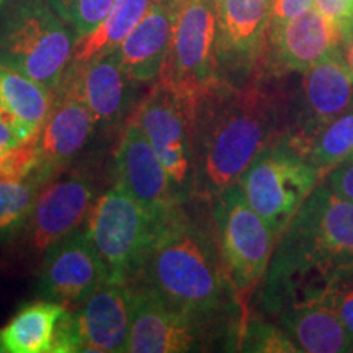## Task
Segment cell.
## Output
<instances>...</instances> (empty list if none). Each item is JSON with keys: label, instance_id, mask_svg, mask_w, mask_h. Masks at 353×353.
Segmentation results:
<instances>
[{"label": "cell", "instance_id": "f1b7e54d", "mask_svg": "<svg viewBox=\"0 0 353 353\" xmlns=\"http://www.w3.org/2000/svg\"><path fill=\"white\" fill-rule=\"evenodd\" d=\"M39 167V134L21 141L0 156V179L30 180Z\"/></svg>", "mask_w": 353, "mask_h": 353}, {"label": "cell", "instance_id": "4dcf8cb0", "mask_svg": "<svg viewBox=\"0 0 353 353\" xmlns=\"http://www.w3.org/2000/svg\"><path fill=\"white\" fill-rule=\"evenodd\" d=\"M314 8L337 25L342 33L353 23V0H316Z\"/></svg>", "mask_w": 353, "mask_h": 353}, {"label": "cell", "instance_id": "f546056e", "mask_svg": "<svg viewBox=\"0 0 353 353\" xmlns=\"http://www.w3.org/2000/svg\"><path fill=\"white\" fill-rule=\"evenodd\" d=\"M325 303L353 337V265L339 268L330 280Z\"/></svg>", "mask_w": 353, "mask_h": 353}, {"label": "cell", "instance_id": "8d00e7d4", "mask_svg": "<svg viewBox=\"0 0 353 353\" xmlns=\"http://www.w3.org/2000/svg\"><path fill=\"white\" fill-rule=\"evenodd\" d=\"M6 350H3V345H2V341H0V353H3Z\"/></svg>", "mask_w": 353, "mask_h": 353}, {"label": "cell", "instance_id": "277c9868", "mask_svg": "<svg viewBox=\"0 0 353 353\" xmlns=\"http://www.w3.org/2000/svg\"><path fill=\"white\" fill-rule=\"evenodd\" d=\"M130 285L132 319L126 353L239 352V332L172 306L148 286Z\"/></svg>", "mask_w": 353, "mask_h": 353}, {"label": "cell", "instance_id": "603a6c76", "mask_svg": "<svg viewBox=\"0 0 353 353\" xmlns=\"http://www.w3.org/2000/svg\"><path fill=\"white\" fill-rule=\"evenodd\" d=\"M68 309L64 304L46 299L26 304L0 330L3 350L8 353H51L57 322Z\"/></svg>", "mask_w": 353, "mask_h": 353}, {"label": "cell", "instance_id": "d590c367", "mask_svg": "<svg viewBox=\"0 0 353 353\" xmlns=\"http://www.w3.org/2000/svg\"><path fill=\"white\" fill-rule=\"evenodd\" d=\"M185 2V0H174V3H175V6L176 7H180V6H182V3Z\"/></svg>", "mask_w": 353, "mask_h": 353}, {"label": "cell", "instance_id": "44dd1931", "mask_svg": "<svg viewBox=\"0 0 353 353\" xmlns=\"http://www.w3.org/2000/svg\"><path fill=\"white\" fill-rule=\"evenodd\" d=\"M54 101V92L19 70L0 64V118L20 141L41 132Z\"/></svg>", "mask_w": 353, "mask_h": 353}, {"label": "cell", "instance_id": "e575fe53", "mask_svg": "<svg viewBox=\"0 0 353 353\" xmlns=\"http://www.w3.org/2000/svg\"><path fill=\"white\" fill-rule=\"evenodd\" d=\"M342 52H343V59L350 69L352 76H353V26L343 32L342 34Z\"/></svg>", "mask_w": 353, "mask_h": 353}, {"label": "cell", "instance_id": "7402d4cb", "mask_svg": "<svg viewBox=\"0 0 353 353\" xmlns=\"http://www.w3.org/2000/svg\"><path fill=\"white\" fill-rule=\"evenodd\" d=\"M275 322L296 343L299 352H353V337L325 301L288 309L280 312L275 317Z\"/></svg>", "mask_w": 353, "mask_h": 353}, {"label": "cell", "instance_id": "7c38bea8", "mask_svg": "<svg viewBox=\"0 0 353 353\" xmlns=\"http://www.w3.org/2000/svg\"><path fill=\"white\" fill-rule=\"evenodd\" d=\"M108 278L107 265L82 226L43 254L37 294L39 299L76 307Z\"/></svg>", "mask_w": 353, "mask_h": 353}, {"label": "cell", "instance_id": "52a82bcc", "mask_svg": "<svg viewBox=\"0 0 353 353\" xmlns=\"http://www.w3.org/2000/svg\"><path fill=\"white\" fill-rule=\"evenodd\" d=\"M276 250L299 255L337 272L353 265V203L321 180L290 221Z\"/></svg>", "mask_w": 353, "mask_h": 353}, {"label": "cell", "instance_id": "484cf974", "mask_svg": "<svg viewBox=\"0 0 353 353\" xmlns=\"http://www.w3.org/2000/svg\"><path fill=\"white\" fill-rule=\"evenodd\" d=\"M41 188L32 179L20 182L0 179V244L23 232Z\"/></svg>", "mask_w": 353, "mask_h": 353}, {"label": "cell", "instance_id": "9c48e42d", "mask_svg": "<svg viewBox=\"0 0 353 353\" xmlns=\"http://www.w3.org/2000/svg\"><path fill=\"white\" fill-rule=\"evenodd\" d=\"M157 223L118 182L97 198L85 228L110 278L134 280Z\"/></svg>", "mask_w": 353, "mask_h": 353}, {"label": "cell", "instance_id": "d6986e66", "mask_svg": "<svg viewBox=\"0 0 353 353\" xmlns=\"http://www.w3.org/2000/svg\"><path fill=\"white\" fill-rule=\"evenodd\" d=\"M81 352L125 353L132 319V288L128 281L108 278L76 307Z\"/></svg>", "mask_w": 353, "mask_h": 353}, {"label": "cell", "instance_id": "2e32d148", "mask_svg": "<svg viewBox=\"0 0 353 353\" xmlns=\"http://www.w3.org/2000/svg\"><path fill=\"white\" fill-rule=\"evenodd\" d=\"M97 130L99 125L83 101L69 85L61 83L39 132V167L32 180L44 187L56 179L87 151Z\"/></svg>", "mask_w": 353, "mask_h": 353}, {"label": "cell", "instance_id": "3957f363", "mask_svg": "<svg viewBox=\"0 0 353 353\" xmlns=\"http://www.w3.org/2000/svg\"><path fill=\"white\" fill-rule=\"evenodd\" d=\"M79 43L48 0H7L0 13V64L56 92Z\"/></svg>", "mask_w": 353, "mask_h": 353}, {"label": "cell", "instance_id": "d4e9b609", "mask_svg": "<svg viewBox=\"0 0 353 353\" xmlns=\"http://www.w3.org/2000/svg\"><path fill=\"white\" fill-rule=\"evenodd\" d=\"M303 154L324 175L353 157V108L321 128L304 145Z\"/></svg>", "mask_w": 353, "mask_h": 353}, {"label": "cell", "instance_id": "9a60e30c", "mask_svg": "<svg viewBox=\"0 0 353 353\" xmlns=\"http://www.w3.org/2000/svg\"><path fill=\"white\" fill-rule=\"evenodd\" d=\"M61 83L72 88L99 128L108 131L126 125L138 108V92L143 85L121 69L114 52L85 63H70Z\"/></svg>", "mask_w": 353, "mask_h": 353}, {"label": "cell", "instance_id": "f35d334b", "mask_svg": "<svg viewBox=\"0 0 353 353\" xmlns=\"http://www.w3.org/2000/svg\"><path fill=\"white\" fill-rule=\"evenodd\" d=\"M2 2H3V0H0V6H2Z\"/></svg>", "mask_w": 353, "mask_h": 353}, {"label": "cell", "instance_id": "5bb4252c", "mask_svg": "<svg viewBox=\"0 0 353 353\" xmlns=\"http://www.w3.org/2000/svg\"><path fill=\"white\" fill-rule=\"evenodd\" d=\"M97 198L94 182L82 174L56 176L44 185L23 229L30 255L41 259L52 244L85 226Z\"/></svg>", "mask_w": 353, "mask_h": 353}, {"label": "cell", "instance_id": "8992f818", "mask_svg": "<svg viewBox=\"0 0 353 353\" xmlns=\"http://www.w3.org/2000/svg\"><path fill=\"white\" fill-rule=\"evenodd\" d=\"M210 206L229 278L245 303L263 280L278 239L237 183L214 196Z\"/></svg>", "mask_w": 353, "mask_h": 353}, {"label": "cell", "instance_id": "74e56055", "mask_svg": "<svg viewBox=\"0 0 353 353\" xmlns=\"http://www.w3.org/2000/svg\"><path fill=\"white\" fill-rule=\"evenodd\" d=\"M350 26H353V23H352V25H350ZM350 26H348V28H350ZM348 28H347V30H348ZM347 30H345V32H347ZM342 34H343V33H342Z\"/></svg>", "mask_w": 353, "mask_h": 353}, {"label": "cell", "instance_id": "e0dca14e", "mask_svg": "<svg viewBox=\"0 0 353 353\" xmlns=\"http://www.w3.org/2000/svg\"><path fill=\"white\" fill-rule=\"evenodd\" d=\"M341 48V28L317 8H311L298 19L268 26L263 72L276 77L303 74Z\"/></svg>", "mask_w": 353, "mask_h": 353}, {"label": "cell", "instance_id": "ffe728a7", "mask_svg": "<svg viewBox=\"0 0 353 353\" xmlns=\"http://www.w3.org/2000/svg\"><path fill=\"white\" fill-rule=\"evenodd\" d=\"M176 8L174 0H152L139 23L113 51L131 79L141 83L159 81L170 50Z\"/></svg>", "mask_w": 353, "mask_h": 353}, {"label": "cell", "instance_id": "ba28073f", "mask_svg": "<svg viewBox=\"0 0 353 353\" xmlns=\"http://www.w3.org/2000/svg\"><path fill=\"white\" fill-rule=\"evenodd\" d=\"M193 108L195 99L157 81L132 113L165 167L180 203L195 198Z\"/></svg>", "mask_w": 353, "mask_h": 353}, {"label": "cell", "instance_id": "8fae6325", "mask_svg": "<svg viewBox=\"0 0 353 353\" xmlns=\"http://www.w3.org/2000/svg\"><path fill=\"white\" fill-rule=\"evenodd\" d=\"M272 0H216L218 81L241 85L263 72Z\"/></svg>", "mask_w": 353, "mask_h": 353}, {"label": "cell", "instance_id": "836d02e7", "mask_svg": "<svg viewBox=\"0 0 353 353\" xmlns=\"http://www.w3.org/2000/svg\"><path fill=\"white\" fill-rule=\"evenodd\" d=\"M19 143H21V141L15 134V131L12 130V126L3 118H0V156Z\"/></svg>", "mask_w": 353, "mask_h": 353}, {"label": "cell", "instance_id": "30bf717a", "mask_svg": "<svg viewBox=\"0 0 353 353\" xmlns=\"http://www.w3.org/2000/svg\"><path fill=\"white\" fill-rule=\"evenodd\" d=\"M216 0H185L176 8L170 50L159 82L196 99L216 79Z\"/></svg>", "mask_w": 353, "mask_h": 353}, {"label": "cell", "instance_id": "4fadbf2b", "mask_svg": "<svg viewBox=\"0 0 353 353\" xmlns=\"http://www.w3.org/2000/svg\"><path fill=\"white\" fill-rule=\"evenodd\" d=\"M353 108V76L342 48L306 72L293 97V123L286 136L303 152L321 128Z\"/></svg>", "mask_w": 353, "mask_h": 353}, {"label": "cell", "instance_id": "1f68e13d", "mask_svg": "<svg viewBox=\"0 0 353 353\" xmlns=\"http://www.w3.org/2000/svg\"><path fill=\"white\" fill-rule=\"evenodd\" d=\"M325 183L335 195L345 198L353 203V157L329 170Z\"/></svg>", "mask_w": 353, "mask_h": 353}, {"label": "cell", "instance_id": "cb8c5ba5", "mask_svg": "<svg viewBox=\"0 0 353 353\" xmlns=\"http://www.w3.org/2000/svg\"><path fill=\"white\" fill-rule=\"evenodd\" d=\"M151 3L152 0H114L99 28L79 39L72 63H85L92 57L113 52L139 23Z\"/></svg>", "mask_w": 353, "mask_h": 353}, {"label": "cell", "instance_id": "7a4b0ae2", "mask_svg": "<svg viewBox=\"0 0 353 353\" xmlns=\"http://www.w3.org/2000/svg\"><path fill=\"white\" fill-rule=\"evenodd\" d=\"M131 283L148 286L172 306L242 337L245 303L224 265L210 201L192 198L159 221Z\"/></svg>", "mask_w": 353, "mask_h": 353}, {"label": "cell", "instance_id": "4316f807", "mask_svg": "<svg viewBox=\"0 0 353 353\" xmlns=\"http://www.w3.org/2000/svg\"><path fill=\"white\" fill-rule=\"evenodd\" d=\"M239 352L298 353L296 343L280 325L257 316H247L241 337Z\"/></svg>", "mask_w": 353, "mask_h": 353}, {"label": "cell", "instance_id": "5b68a950", "mask_svg": "<svg viewBox=\"0 0 353 353\" xmlns=\"http://www.w3.org/2000/svg\"><path fill=\"white\" fill-rule=\"evenodd\" d=\"M322 172L283 136L267 145L237 180L249 205L267 221L276 239L301 203L322 180Z\"/></svg>", "mask_w": 353, "mask_h": 353}, {"label": "cell", "instance_id": "d6a6232c", "mask_svg": "<svg viewBox=\"0 0 353 353\" xmlns=\"http://www.w3.org/2000/svg\"><path fill=\"white\" fill-rule=\"evenodd\" d=\"M316 0H272L270 26L294 20L314 7Z\"/></svg>", "mask_w": 353, "mask_h": 353}, {"label": "cell", "instance_id": "6da1fadb", "mask_svg": "<svg viewBox=\"0 0 353 353\" xmlns=\"http://www.w3.org/2000/svg\"><path fill=\"white\" fill-rule=\"evenodd\" d=\"M278 79L260 72L241 85L214 81L196 95L195 198L213 200L237 183L267 145L288 134L294 92Z\"/></svg>", "mask_w": 353, "mask_h": 353}, {"label": "cell", "instance_id": "83f0119b", "mask_svg": "<svg viewBox=\"0 0 353 353\" xmlns=\"http://www.w3.org/2000/svg\"><path fill=\"white\" fill-rule=\"evenodd\" d=\"M57 15L72 26L79 39L99 28L114 0H48Z\"/></svg>", "mask_w": 353, "mask_h": 353}, {"label": "cell", "instance_id": "ac0fdd59", "mask_svg": "<svg viewBox=\"0 0 353 353\" xmlns=\"http://www.w3.org/2000/svg\"><path fill=\"white\" fill-rule=\"evenodd\" d=\"M114 182L131 193L156 221L180 205L165 167L134 117L126 121L114 154Z\"/></svg>", "mask_w": 353, "mask_h": 353}]
</instances>
